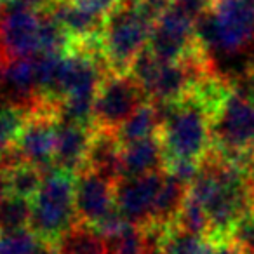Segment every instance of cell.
<instances>
[{"instance_id": "obj_1", "label": "cell", "mask_w": 254, "mask_h": 254, "mask_svg": "<svg viewBox=\"0 0 254 254\" xmlns=\"http://www.w3.org/2000/svg\"><path fill=\"white\" fill-rule=\"evenodd\" d=\"M153 105L160 117L159 138L166 166L178 160L202 162L212 146L211 119L207 113L188 96L178 103Z\"/></svg>"}, {"instance_id": "obj_2", "label": "cell", "mask_w": 254, "mask_h": 254, "mask_svg": "<svg viewBox=\"0 0 254 254\" xmlns=\"http://www.w3.org/2000/svg\"><path fill=\"white\" fill-rule=\"evenodd\" d=\"M200 47L209 56H235L254 42V0H214L195 21Z\"/></svg>"}, {"instance_id": "obj_3", "label": "cell", "mask_w": 254, "mask_h": 254, "mask_svg": "<svg viewBox=\"0 0 254 254\" xmlns=\"http://www.w3.org/2000/svg\"><path fill=\"white\" fill-rule=\"evenodd\" d=\"M77 223L75 174L53 167L44 173L42 187L32 200L30 230L42 242L56 244Z\"/></svg>"}, {"instance_id": "obj_4", "label": "cell", "mask_w": 254, "mask_h": 254, "mask_svg": "<svg viewBox=\"0 0 254 254\" xmlns=\"http://www.w3.org/2000/svg\"><path fill=\"white\" fill-rule=\"evenodd\" d=\"M152 23L134 4H122L106 18L101 35L103 58L112 73H129L132 63L148 47Z\"/></svg>"}, {"instance_id": "obj_5", "label": "cell", "mask_w": 254, "mask_h": 254, "mask_svg": "<svg viewBox=\"0 0 254 254\" xmlns=\"http://www.w3.org/2000/svg\"><path fill=\"white\" fill-rule=\"evenodd\" d=\"M211 150L232 160L254 150V98L233 87L216 117L211 120Z\"/></svg>"}, {"instance_id": "obj_6", "label": "cell", "mask_w": 254, "mask_h": 254, "mask_svg": "<svg viewBox=\"0 0 254 254\" xmlns=\"http://www.w3.org/2000/svg\"><path fill=\"white\" fill-rule=\"evenodd\" d=\"M146 101L148 96L131 73L110 71L96 94L94 127L117 132V129Z\"/></svg>"}, {"instance_id": "obj_7", "label": "cell", "mask_w": 254, "mask_h": 254, "mask_svg": "<svg viewBox=\"0 0 254 254\" xmlns=\"http://www.w3.org/2000/svg\"><path fill=\"white\" fill-rule=\"evenodd\" d=\"M42 53V12L5 5L0 14V56L5 63Z\"/></svg>"}, {"instance_id": "obj_8", "label": "cell", "mask_w": 254, "mask_h": 254, "mask_svg": "<svg viewBox=\"0 0 254 254\" xmlns=\"http://www.w3.org/2000/svg\"><path fill=\"white\" fill-rule=\"evenodd\" d=\"M56 108L49 103H40L28 115L16 146L25 162L47 173L54 167L56 153Z\"/></svg>"}, {"instance_id": "obj_9", "label": "cell", "mask_w": 254, "mask_h": 254, "mask_svg": "<svg viewBox=\"0 0 254 254\" xmlns=\"http://www.w3.org/2000/svg\"><path fill=\"white\" fill-rule=\"evenodd\" d=\"M195 21L191 16L171 5V9L155 23L150 35L148 49L166 63H176L198 46Z\"/></svg>"}, {"instance_id": "obj_10", "label": "cell", "mask_w": 254, "mask_h": 254, "mask_svg": "<svg viewBox=\"0 0 254 254\" xmlns=\"http://www.w3.org/2000/svg\"><path fill=\"white\" fill-rule=\"evenodd\" d=\"M166 171L145 176L122 178L115 185V205L122 218L139 228L152 223L157 195L164 183Z\"/></svg>"}, {"instance_id": "obj_11", "label": "cell", "mask_w": 254, "mask_h": 254, "mask_svg": "<svg viewBox=\"0 0 254 254\" xmlns=\"http://www.w3.org/2000/svg\"><path fill=\"white\" fill-rule=\"evenodd\" d=\"M115 185L89 169L78 171L75 174V209L78 221L92 226L117 209Z\"/></svg>"}, {"instance_id": "obj_12", "label": "cell", "mask_w": 254, "mask_h": 254, "mask_svg": "<svg viewBox=\"0 0 254 254\" xmlns=\"http://www.w3.org/2000/svg\"><path fill=\"white\" fill-rule=\"evenodd\" d=\"M92 132H94V127L58 120L54 167L71 174H77L78 171L84 169Z\"/></svg>"}, {"instance_id": "obj_13", "label": "cell", "mask_w": 254, "mask_h": 254, "mask_svg": "<svg viewBox=\"0 0 254 254\" xmlns=\"http://www.w3.org/2000/svg\"><path fill=\"white\" fill-rule=\"evenodd\" d=\"M166 169V157L159 134L122 145L120 153V180L145 176Z\"/></svg>"}, {"instance_id": "obj_14", "label": "cell", "mask_w": 254, "mask_h": 254, "mask_svg": "<svg viewBox=\"0 0 254 254\" xmlns=\"http://www.w3.org/2000/svg\"><path fill=\"white\" fill-rule=\"evenodd\" d=\"M120 153H122V143H120L117 132L94 127L84 169L92 171L113 183H119Z\"/></svg>"}, {"instance_id": "obj_15", "label": "cell", "mask_w": 254, "mask_h": 254, "mask_svg": "<svg viewBox=\"0 0 254 254\" xmlns=\"http://www.w3.org/2000/svg\"><path fill=\"white\" fill-rule=\"evenodd\" d=\"M188 190H190L188 185H185L183 181H180L178 178L166 173L164 183H162V187H160L159 195H157L155 207H153L152 223L164 225V226L173 225L178 212L181 211L185 200H187ZM152 223H150V225H152Z\"/></svg>"}, {"instance_id": "obj_16", "label": "cell", "mask_w": 254, "mask_h": 254, "mask_svg": "<svg viewBox=\"0 0 254 254\" xmlns=\"http://www.w3.org/2000/svg\"><path fill=\"white\" fill-rule=\"evenodd\" d=\"M54 246L61 254H108L106 240L91 225L78 221Z\"/></svg>"}, {"instance_id": "obj_17", "label": "cell", "mask_w": 254, "mask_h": 254, "mask_svg": "<svg viewBox=\"0 0 254 254\" xmlns=\"http://www.w3.org/2000/svg\"><path fill=\"white\" fill-rule=\"evenodd\" d=\"M160 129V117L157 112L155 105L152 101H146L141 105L134 113H132L122 126L117 129V136H119L120 143L138 141V139H145L150 136H157Z\"/></svg>"}, {"instance_id": "obj_18", "label": "cell", "mask_w": 254, "mask_h": 254, "mask_svg": "<svg viewBox=\"0 0 254 254\" xmlns=\"http://www.w3.org/2000/svg\"><path fill=\"white\" fill-rule=\"evenodd\" d=\"M4 173L7 176L9 193L16 195V197L33 200V197L39 193L40 187H42L44 173L28 162H23L12 169L4 171Z\"/></svg>"}, {"instance_id": "obj_19", "label": "cell", "mask_w": 254, "mask_h": 254, "mask_svg": "<svg viewBox=\"0 0 254 254\" xmlns=\"http://www.w3.org/2000/svg\"><path fill=\"white\" fill-rule=\"evenodd\" d=\"M32 200L16 195H7L0 202V233L30 228Z\"/></svg>"}, {"instance_id": "obj_20", "label": "cell", "mask_w": 254, "mask_h": 254, "mask_svg": "<svg viewBox=\"0 0 254 254\" xmlns=\"http://www.w3.org/2000/svg\"><path fill=\"white\" fill-rule=\"evenodd\" d=\"M26 120H28L26 110L0 98V152L16 145Z\"/></svg>"}, {"instance_id": "obj_21", "label": "cell", "mask_w": 254, "mask_h": 254, "mask_svg": "<svg viewBox=\"0 0 254 254\" xmlns=\"http://www.w3.org/2000/svg\"><path fill=\"white\" fill-rule=\"evenodd\" d=\"M207 239L169 225L160 244V254H200Z\"/></svg>"}, {"instance_id": "obj_22", "label": "cell", "mask_w": 254, "mask_h": 254, "mask_svg": "<svg viewBox=\"0 0 254 254\" xmlns=\"http://www.w3.org/2000/svg\"><path fill=\"white\" fill-rule=\"evenodd\" d=\"M173 225H176L181 230H187L190 233H195V235L205 237V239H207L209 232H211V223H209V216L205 212L204 205L197 198L191 197L190 193H188L187 200H185L181 211L178 212Z\"/></svg>"}, {"instance_id": "obj_23", "label": "cell", "mask_w": 254, "mask_h": 254, "mask_svg": "<svg viewBox=\"0 0 254 254\" xmlns=\"http://www.w3.org/2000/svg\"><path fill=\"white\" fill-rule=\"evenodd\" d=\"M106 249L108 254H145V235L143 228L127 223L119 233L108 237Z\"/></svg>"}, {"instance_id": "obj_24", "label": "cell", "mask_w": 254, "mask_h": 254, "mask_svg": "<svg viewBox=\"0 0 254 254\" xmlns=\"http://www.w3.org/2000/svg\"><path fill=\"white\" fill-rule=\"evenodd\" d=\"M40 239L30 228L0 233V254H32Z\"/></svg>"}, {"instance_id": "obj_25", "label": "cell", "mask_w": 254, "mask_h": 254, "mask_svg": "<svg viewBox=\"0 0 254 254\" xmlns=\"http://www.w3.org/2000/svg\"><path fill=\"white\" fill-rule=\"evenodd\" d=\"M228 240L242 254H254V209L247 211L233 225Z\"/></svg>"}, {"instance_id": "obj_26", "label": "cell", "mask_w": 254, "mask_h": 254, "mask_svg": "<svg viewBox=\"0 0 254 254\" xmlns=\"http://www.w3.org/2000/svg\"><path fill=\"white\" fill-rule=\"evenodd\" d=\"M71 4H75L77 7L84 9L87 12L99 16V18L106 19L120 4L122 0H70Z\"/></svg>"}, {"instance_id": "obj_27", "label": "cell", "mask_w": 254, "mask_h": 254, "mask_svg": "<svg viewBox=\"0 0 254 254\" xmlns=\"http://www.w3.org/2000/svg\"><path fill=\"white\" fill-rule=\"evenodd\" d=\"M212 4H214V0H173V5L187 12L193 19H197L205 11H209Z\"/></svg>"}, {"instance_id": "obj_28", "label": "cell", "mask_w": 254, "mask_h": 254, "mask_svg": "<svg viewBox=\"0 0 254 254\" xmlns=\"http://www.w3.org/2000/svg\"><path fill=\"white\" fill-rule=\"evenodd\" d=\"M32 254H61V253L58 251V247L54 246V244L42 242V240H40V244L33 249Z\"/></svg>"}, {"instance_id": "obj_29", "label": "cell", "mask_w": 254, "mask_h": 254, "mask_svg": "<svg viewBox=\"0 0 254 254\" xmlns=\"http://www.w3.org/2000/svg\"><path fill=\"white\" fill-rule=\"evenodd\" d=\"M200 254H214V244L209 242V240H207V244H205L204 251H202Z\"/></svg>"}, {"instance_id": "obj_30", "label": "cell", "mask_w": 254, "mask_h": 254, "mask_svg": "<svg viewBox=\"0 0 254 254\" xmlns=\"http://www.w3.org/2000/svg\"><path fill=\"white\" fill-rule=\"evenodd\" d=\"M4 66H5V60L0 56V84H2V75H4Z\"/></svg>"}, {"instance_id": "obj_31", "label": "cell", "mask_w": 254, "mask_h": 254, "mask_svg": "<svg viewBox=\"0 0 254 254\" xmlns=\"http://www.w3.org/2000/svg\"><path fill=\"white\" fill-rule=\"evenodd\" d=\"M5 7V0H0V14H2V11H4Z\"/></svg>"}, {"instance_id": "obj_32", "label": "cell", "mask_w": 254, "mask_h": 254, "mask_svg": "<svg viewBox=\"0 0 254 254\" xmlns=\"http://www.w3.org/2000/svg\"><path fill=\"white\" fill-rule=\"evenodd\" d=\"M249 181H251V188H253V200H254V176Z\"/></svg>"}]
</instances>
